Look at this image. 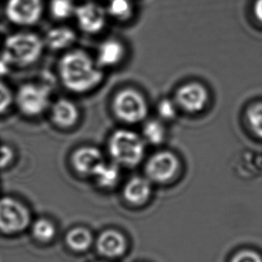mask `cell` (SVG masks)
<instances>
[{
  "mask_svg": "<svg viewBox=\"0 0 262 262\" xmlns=\"http://www.w3.org/2000/svg\"><path fill=\"white\" fill-rule=\"evenodd\" d=\"M158 113L164 120H172L176 116V106L170 99H163L158 105Z\"/></svg>",
  "mask_w": 262,
  "mask_h": 262,
  "instance_id": "obj_26",
  "label": "cell"
},
{
  "mask_svg": "<svg viewBox=\"0 0 262 262\" xmlns=\"http://www.w3.org/2000/svg\"><path fill=\"white\" fill-rule=\"evenodd\" d=\"M12 65L4 56L0 54V76H6L10 71Z\"/></svg>",
  "mask_w": 262,
  "mask_h": 262,
  "instance_id": "obj_28",
  "label": "cell"
},
{
  "mask_svg": "<svg viewBox=\"0 0 262 262\" xmlns=\"http://www.w3.org/2000/svg\"><path fill=\"white\" fill-rule=\"evenodd\" d=\"M120 165L112 162L108 163L104 161L103 164L95 171L93 178L95 179L96 184L102 189H113L120 182Z\"/></svg>",
  "mask_w": 262,
  "mask_h": 262,
  "instance_id": "obj_18",
  "label": "cell"
},
{
  "mask_svg": "<svg viewBox=\"0 0 262 262\" xmlns=\"http://www.w3.org/2000/svg\"><path fill=\"white\" fill-rule=\"evenodd\" d=\"M15 159V152L8 145H0V168H6Z\"/></svg>",
  "mask_w": 262,
  "mask_h": 262,
  "instance_id": "obj_27",
  "label": "cell"
},
{
  "mask_svg": "<svg viewBox=\"0 0 262 262\" xmlns=\"http://www.w3.org/2000/svg\"><path fill=\"white\" fill-rule=\"evenodd\" d=\"M179 160L174 154L162 151L155 154L147 161L145 167L146 178L150 182L164 183L177 174Z\"/></svg>",
  "mask_w": 262,
  "mask_h": 262,
  "instance_id": "obj_9",
  "label": "cell"
},
{
  "mask_svg": "<svg viewBox=\"0 0 262 262\" xmlns=\"http://www.w3.org/2000/svg\"><path fill=\"white\" fill-rule=\"evenodd\" d=\"M143 134L146 141L151 145H160L165 139V128L160 121L151 120L145 125Z\"/></svg>",
  "mask_w": 262,
  "mask_h": 262,
  "instance_id": "obj_22",
  "label": "cell"
},
{
  "mask_svg": "<svg viewBox=\"0 0 262 262\" xmlns=\"http://www.w3.org/2000/svg\"><path fill=\"white\" fill-rule=\"evenodd\" d=\"M230 262H262V257L257 251L242 250L233 255Z\"/></svg>",
  "mask_w": 262,
  "mask_h": 262,
  "instance_id": "obj_25",
  "label": "cell"
},
{
  "mask_svg": "<svg viewBox=\"0 0 262 262\" xmlns=\"http://www.w3.org/2000/svg\"><path fill=\"white\" fill-rule=\"evenodd\" d=\"M133 3L131 0H110L106 7L108 15L118 21H127L133 15Z\"/></svg>",
  "mask_w": 262,
  "mask_h": 262,
  "instance_id": "obj_20",
  "label": "cell"
},
{
  "mask_svg": "<svg viewBox=\"0 0 262 262\" xmlns=\"http://www.w3.org/2000/svg\"><path fill=\"white\" fill-rule=\"evenodd\" d=\"M99 262H105V261H99Z\"/></svg>",
  "mask_w": 262,
  "mask_h": 262,
  "instance_id": "obj_30",
  "label": "cell"
},
{
  "mask_svg": "<svg viewBox=\"0 0 262 262\" xmlns=\"http://www.w3.org/2000/svg\"><path fill=\"white\" fill-rule=\"evenodd\" d=\"M208 100L207 89L199 83H189L179 88L176 101L188 113H199L205 108Z\"/></svg>",
  "mask_w": 262,
  "mask_h": 262,
  "instance_id": "obj_11",
  "label": "cell"
},
{
  "mask_svg": "<svg viewBox=\"0 0 262 262\" xmlns=\"http://www.w3.org/2000/svg\"><path fill=\"white\" fill-rule=\"evenodd\" d=\"M74 16L82 32L95 35L105 28L108 13L102 5L90 1L77 6Z\"/></svg>",
  "mask_w": 262,
  "mask_h": 262,
  "instance_id": "obj_8",
  "label": "cell"
},
{
  "mask_svg": "<svg viewBox=\"0 0 262 262\" xmlns=\"http://www.w3.org/2000/svg\"><path fill=\"white\" fill-rule=\"evenodd\" d=\"M113 111L115 116L125 123L135 124L145 120L148 107L139 92L127 88L119 92L113 98Z\"/></svg>",
  "mask_w": 262,
  "mask_h": 262,
  "instance_id": "obj_6",
  "label": "cell"
},
{
  "mask_svg": "<svg viewBox=\"0 0 262 262\" xmlns=\"http://www.w3.org/2000/svg\"><path fill=\"white\" fill-rule=\"evenodd\" d=\"M51 89L48 84L26 83L18 88L15 102L19 111L27 117L40 116L51 105Z\"/></svg>",
  "mask_w": 262,
  "mask_h": 262,
  "instance_id": "obj_4",
  "label": "cell"
},
{
  "mask_svg": "<svg viewBox=\"0 0 262 262\" xmlns=\"http://www.w3.org/2000/svg\"><path fill=\"white\" fill-rule=\"evenodd\" d=\"M58 76L69 91L85 94L102 84L104 72L88 52L73 50L68 51L60 58Z\"/></svg>",
  "mask_w": 262,
  "mask_h": 262,
  "instance_id": "obj_1",
  "label": "cell"
},
{
  "mask_svg": "<svg viewBox=\"0 0 262 262\" xmlns=\"http://www.w3.org/2000/svg\"><path fill=\"white\" fill-rule=\"evenodd\" d=\"M5 12L15 26H32L39 22L43 13L42 0H8Z\"/></svg>",
  "mask_w": 262,
  "mask_h": 262,
  "instance_id": "obj_7",
  "label": "cell"
},
{
  "mask_svg": "<svg viewBox=\"0 0 262 262\" xmlns=\"http://www.w3.org/2000/svg\"><path fill=\"white\" fill-rule=\"evenodd\" d=\"M95 247L99 254L104 258H120L127 251V238L119 230L106 229L99 234Z\"/></svg>",
  "mask_w": 262,
  "mask_h": 262,
  "instance_id": "obj_12",
  "label": "cell"
},
{
  "mask_svg": "<svg viewBox=\"0 0 262 262\" xmlns=\"http://www.w3.org/2000/svg\"><path fill=\"white\" fill-rule=\"evenodd\" d=\"M247 120L255 135L262 139V102L256 103L248 110Z\"/></svg>",
  "mask_w": 262,
  "mask_h": 262,
  "instance_id": "obj_23",
  "label": "cell"
},
{
  "mask_svg": "<svg viewBox=\"0 0 262 262\" xmlns=\"http://www.w3.org/2000/svg\"><path fill=\"white\" fill-rule=\"evenodd\" d=\"M125 56V48L120 40L108 39L99 45L95 61L100 68H112L120 64Z\"/></svg>",
  "mask_w": 262,
  "mask_h": 262,
  "instance_id": "obj_16",
  "label": "cell"
},
{
  "mask_svg": "<svg viewBox=\"0 0 262 262\" xmlns=\"http://www.w3.org/2000/svg\"><path fill=\"white\" fill-rule=\"evenodd\" d=\"M32 225V214L22 201L12 196L0 198V233L14 235Z\"/></svg>",
  "mask_w": 262,
  "mask_h": 262,
  "instance_id": "obj_5",
  "label": "cell"
},
{
  "mask_svg": "<svg viewBox=\"0 0 262 262\" xmlns=\"http://www.w3.org/2000/svg\"><path fill=\"white\" fill-rule=\"evenodd\" d=\"M15 101V95L8 84L0 81V115L7 113Z\"/></svg>",
  "mask_w": 262,
  "mask_h": 262,
  "instance_id": "obj_24",
  "label": "cell"
},
{
  "mask_svg": "<svg viewBox=\"0 0 262 262\" xmlns=\"http://www.w3.org/2000/svg\"><path fill=\"white\" fill-rule=\"evenodd\" d=\"M51 121L62 129H69L77 125L80 113L77 104L67 98H59L51 103Z\"/></svg>",
  "mask_w": 262,
  "mask_h": 262,
  "instance_id": "obj_13",
  "label": "cell"
},
{
  "mask_svg": "<svg viewBox=\"0 0 262 262\" xmlns=\"http://www.w3.org/2000/svg\"><path fill=\"white\" fill-rule=\"evenodd\" d=\"M76 6L72 0H51L50 12L52 17L59 21L67 20L75 15Z\"/></svg>",
  "mask_w": 262,
  "mask_h": 262,
  "instance_id": "obj_21",
  "label": "cell"
},
{
  "mask_svg": "<svg viewBox=\"0 0 262 262\" xmlns=\"http://www.w3.org/2000/svg\"><path fill=\"white\" fill-rule=\"evenodd\" d=\"M43 39L36 33L20 32L13 33L6 39L1 54L12 67H28L40 59L43 52Z\"/></svg>",
  "mask_w": 262,
  "mask_h": 262,
  "instance_id": "obj_2",
  "label": "cell"
},
{
  "mask_svg": "<svg viewBox=\"0 0 262 262\" xmlns=\"http://www.w3.org/2000/svg\"><path fill=\"white\" fill-rule=\"evenodd\" d=\"M104 161L101 150L90 146H81L75 150L70 158L74 171L86 177H93Z\"/></svg>",
  "mask_w": 262,
  "mask_h": 262,
  "instance_id": "obj_10",
  "label": "cell"
},
{
  "mask_svg": "<svg viewBox=\"0 0 262 262\" xmlns=\"http://www.w3.org/2000/svg\"><path fill=\"white\" fill-rule=\"evenodd\" d=\"M65 243L67 247L70 251L81 253L88 251L93 246L95 243V238L91 231L88 228L77 226L70 229L67 233Z\"/></svg>",
  "mask_w": 262,
  "mask_h": 262,
  "instance_id": "obj_17",
  "label": "cell"
},
{
  "mask_svg": "<svg viewBox=\"0 0 262 262\" xmlns=\"http://www.w3.org/2000/svg\"><path fill=\"white\" fill-rule=\"evenodd\" d=\"M152 192L151 182L146 177L134 176L129 179L123 188V198L127 203L140 206L149 200Z\"/></svg>",
  "mask_w": 262,
  "mask_h": 262,
  "instance_id": "obj_14",
  "label": "cell"
},
{
  "mask_svg": "<svg viewBox=\"0 0 262 262\" xmlns=\"http://www.w3.org/2000/svg\"><path fill=\"white\" fill-rule=\"evenodd\" d=\"M77 33L69 26H55L47 31L44 45L51 51H59L72 47L77 40Z\"/></svg>",
  "mask_w": 262,
  "mask_h": 262,
  "instance_id": "obj_15",
  "label": "cell"
},
{
  "mask_svg": "<svg viewBox=\"0 0 262 262\" xmlns=\"http://www.w3.org/2000/svg\"><path fill=\"white\" fill-rule=\"evenodd\" d=\"M108 152L113 162L118 165L134 167L142 161L145 155V143L134 131L118 129L110 138Z\"/></svg>",
  "mask_w": 262,
  "mask_h": 262,
  "instance_id": "obj_3",
  "label": "cell"
},
{
  "mask_svg": "<svg viewBox=\"0 0 262 262\" xmlns=\"http://www.w3.org/2000/svg\"><path fill=\"white\" fill-rule=\"evenodd\" d=\"M31 232L35 240L41 244L51 243L57 234L54 223L46 217H40L32 222Z\"/></svg>",
  "mask_w": 262,
  "mask_h": 262,
  "instance_id": "obj_19",
  "label": "cell"
},
{
  "mask_svg": "<svg viewBox=\"0 0 262 262\" xmlns=\"http://www.w3.org/2000/svg\"><path fill=\"white\" fill-rule=\"evenodd\" d=\"M254 14L256 18L262 23V0H257L254 5Z\"/></svg>",
  "mask_w": 262,
  "mask_h": 262,
  "instance_id": "obj_29",
  "label": "cell"
}]
</instances>
